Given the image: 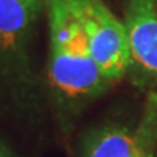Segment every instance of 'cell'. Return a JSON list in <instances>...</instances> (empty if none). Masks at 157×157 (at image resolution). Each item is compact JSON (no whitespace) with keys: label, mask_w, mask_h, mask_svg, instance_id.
<instances>
[{"label":"cell","mask_w":157,"mask_h":157,"mask_svg":"<svg viewBox=\"0 0 157 157\" xmlns=\"http://www.w3.org/2000/svg\"><path fill=\"white\" fill-rule=\"evenodd\" d=\"M48 0H0V112L35 129L51 109L36 60Z\"/></svg>","instance_id":"cell-1"},{"label":"cell","mask_w":157,"mask_h":157,"mask_svg":"<svg viewBox=\"0 0 157 157\" xmlns=\"http://www.w3.org/2000/svg\"><path fill=\"white\" fill-rule=\"evenodd\" d=\"M47 87L51 111L63 135L90 102L102 96L111 83L92 57L87 39L67 0H48Z\"/></svg>","instance_id":"cell-2"},{"label":"cell","mask_w":157,"mask_h":157,"mask_svg":"<svg viewBox=\"0 0 157 157\" xmlns=\"http://www.w3.org/2000/svg\"><path fill=\"white\" fill-rule=\"evenodd\" d=\"M80 22L92 57L102 74L112 84L131 68L128 34L124 21L118 19L102 0H67Z\"/></svg>","instance_id":"cell-3"},{"label":"cell","mask_w":157,"mask_h":157,"mask_svg":"<svg viewBox=\"0 0 157 157\" xmlns=\"http://www.w3.org/2000/svg\"><path fill=\"white\" fill-rule=\"evenodd\" d=\"M122 21L128 34L131 68L157 83V0H127Z\"/></svg>","instance_id":"cell-4"},{"label":"cell","mask_w":157,"mask_h":157,"mask_svg":"<svg viewBox=\"0 0 157 157\" xmlns=\"http://www.w3.org/2000/svg\"><path fill=\"white\" fill-rule=\"evenodd\" d=\"M137 125L106 119L84 129L76 147V157H135Z\"/></svg>","instance_id":"cell-5"},{"label":"cell","mask_w":157,"mask_h":157,"mask_svg":"<svg viewBox=\"0 0 157 157\" xmlns=\"http://www.w3.org/2000/svg\"><path fill=\"white\" fill-rule=\"evenodd\" d=\"M138 129V146L135 157H154L157 150V93L150 92L144 102Z\"/></svg>","instance_id":"cell-6"},{"label":"cell","mask_w":157,"mask_h":157,"mask_svg":"<svg viewBox=\"0 0 157 157\" xmlns=\"http://www.w3.org/2000/svg\"><path fill=\"white\" fill-rule=\"evenodd\" d=\"M0 157H31L21 153L12 146V143L3 134H0Z\"/></svg>","instance_id":"cell-7"}]
</instances>
